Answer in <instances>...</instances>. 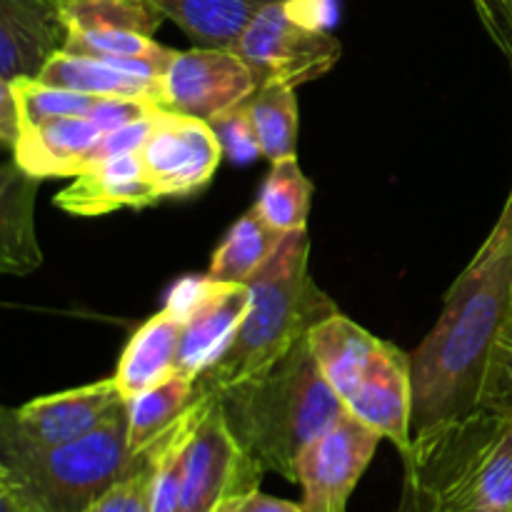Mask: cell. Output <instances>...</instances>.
Returning a JSON list of instances; mask_svg holds the SVG:
<instances>
[{"label":"cell","instance_id":"cell-32","mask_svg":"<svg viewBox=\"0 0 512 512\" xmlns=\"http://www.w3.org/2000/svg\"><path fill=\"white\" fill-rule=\"evenodd\" d=\"M395 512H435L428 493H425V488L413 473L403 475V490H400V500Z\"/></svg>","mask_w":512,"mask_h":512},{"label":"cell","instance_id":"cell-30","mask_svg":"<svg viewBox=\"0 0 512 512\" xmlns=\"http://www.w3.org/2000/svg\"><path fill=\"white\" fill-rule=\"evenodd\" d=\"M473 5L512 68V0H473Z\"/></svg>","mask_w":512,"mask_h":512},{"label":"cell","instance_id":"cell-5","mask_svg":"<svg viewBox=\"0 0 512 512\" xmlns=\"http://www.w3.org/2000/svg\"><path fill=\"white\" fill-rule=\"evenodd\" d=\"M133 463L123 403L83 438L0 460V473L28 512H85Z\"/></svg>","mask_w":512,"mask_h":512},{"label":"cell","instance_id":"cell-11","mask_svg":"<svg viewBox=\"0 0 512 512\" xmlns=\"http://www.w3.org/2000/svg\"><path fill=\"white\" fill-rule=\"evenodd\" d=\"M258 90V80L233 48L175 50L160 75V108L210 120Z\"/></svg>","mask_w":512,"mask_h":512},{"label":"cell","instance_id":"cell-26","mask_svg":"<svg viewBox=\"0 0 512 512\" xmlns=\"http://www.w3.org/2000/svg\"><path fill=\"white\" fill-rule=\"evenodd\" d=\"M15 98H18L20 125L48 123L55 118H75L88 115L98 103V95L78 93V90L55 88V85L40 83L38 78L13 80Z\"/></svg>","mask_w":512,"mask_h":512},{"label":"cell","instance_id":"cell-23","mask_svg":"<svg viewBox=\"0 0 512 512\" xmlns=\"http://www.w3.org/2000/svg\"><path fill=\"white\" fill-rule=\"evenodd\" d=\"M310 203H313V183L305 178L298 155H293L270 165V173L260 185L253 208L275 230L293 233L308 223Z\"/></svg>","mask_w":512,"mask_h":512},{"label":"cell","instance_id":"cell-9","mask_svg":"<svg viewBox=\"0 0 512 512\" xmlns=\"http://www.w3.org/2000/svg\"><path fill=\"white\" fill-rule=\"evenodd\" d=\"M125 403L113 378L0 410V460L83 438Z\"/></svg>","mask_w":512,"mask_h":512},{"label":"cell","instance_id":"cell-12","mask_svg":"<svg viewBox=\"0 0 512 512\" xmlns=\"http://www.w3.org/2000/svg\"><path fill=\"white\" fill-rule=\"evenodd\" d=\"M380 440L373 428L350 413L318 435L298 458L295 483L303 488V512H348L350 495L368 470Z\"/></svg>","mask_w":512,"mask_h":512},{"label":"cell","instance_id":"cell-28","mask_svg":"<svg viewBox=\"0 0 512 512\" xmlns=\"http://www.w3.org/2000/svg\"><path fill=\"white\" fill-rule=\"evenodd\" d=\"M208 123L213 125L215 135H218L220 140V148H223V155L230 163L248 165L263 155L253 118H250L248 100H243V103L235 105V108L225 110V113L215 115Z\"/></svg>","mask_w":512,"mask_h":512},{"label":"cell","instance_id":"cell-15","mask_svg":"<svg viewBox=\"0 0 512 512\" xmlns=\"http://www.w3.org/2000/svg\"><path fill=\"white\" fill-rule=\"evenodd\" d=\"M58 0H0V75L35 78L63 50Z\"/></svg>","mask_w":512,"mask_h":512},{"label":"cell","instance_id":"cell-4","mask_svg":"<svg viewBox=\"0 0 512 512\" xmlns=\"http://www.w3.org/2000/svg\"><path fill=\"white\" fill-rule=\"evenodd\" d=\"M308 343L345 410L390 440L400 455H408L413 418L410 355L368 333L340 310L310 330Z\"/></svg>","mask_w":512,"mask_h":512},{"label":"cell","instance_id":"cell-36","mask_svg":"<svg viewBox=\"0 0 512 512\" xmlns=\"http://www.w3.org/2000/svg\"><path fill=\"white\" fill-rule=\"evenodd\" d=\"M510 190H512V188H510Z\"/></svg>","mask_w":512,"mask_h":512},{"label":"cell","instance_id":"cell-34","mask_svg":"<svg viewBox=\"0 0 512 512\" xmlns=\"http://www.w3.org/2000/svg\"><path fill=\"white\" fill-rule=\"evenodd\" d=\"M0 512H28L20 498L15 495V490L10 488V483L5 480V475L0 473Z\"/></svg>","mask_w":512,"mask_h":512},{"label":"cell","instance_id":"cell-7","mask_svg":"<svg viewBox=\"0 0 512 512\" xmlns=\"http://www.w3.org/2000/svg\"><path fill=\"white\" fill-rule=\"evenodd\" d=\"M328 0H278L255 15L233 50L258 85L278 83L298 90L338 65L343 45L325 23Z\"/></svg>","mask_w":512,"mask_h":512},{"label":"cell","instance_id":"cell-17","mask_svg":"<svg viewBox=\"0 0 512 512\" xmlns=\"http://www.w3.org/2000/svg\"><path fill=\"white\" fill-rule=\"evenodd\" d=\"M40 180L15 160L0 163V275H30L43 265L35 230Z\"/></svg>","mask_w":512,"mask_h":512},{"label":"cell","instance_id":"cell-35","mask_svg":"<svg viewBox=\"0 0 512 512\" xmlns=\"http://www.w3.org/2000/svg\"><path fill=\"white\" fill-rule=\"evenodd\" d=\"M510 325H512V315H510Z\"/></svg>","mask_w":512,"mask_h":512},{"label":"cell","instance_id":"cell-24","mask_svg":"<svg viewBox=\"0 0 512 512\" xmlns=\"http://www.w3.org/2000/svg\"><path fill=\"white\" fill-rule=\"evenodd\" d=\"M248 110L263 158H268L270 163L293 158L300 128L295 88L278 83L258 85V90L248 98Z\"/></svg>","mask_w":512,"mask_h":512},{"label":"cell","instance_id":"cell-21","mask_svg":"<svg viewBox=\"0 0 512 512\" xmlns=\"http://www.w3.org/2000/svg\"><path fill=\"white\" fill-rule=\"evenodd\" d=\"M283 238L285 233L265 223L258 210L250 208L230 225L223 243L215 248L205 275L218 283H248L268 263Z\"/></svg>","mask_w":512,"mask_h":512},{"label":"cell","instance_id":"cell-20","mask_svg":"<svg viewBox=\"0 0 512 512\" xmlns=\"http://www.w3.org/2000/svg\"><path fill=\"white\" fill-rule=\"evenodd\" d=\"M195 45L233 48L250 20L278 0H150Z\"/></svg>","mask_w":512,"mask_h":512},{"label":"cell","instance_id":"cell-2","mask_svg":"<svg viewBox=\"0 0 512 512\" xmlns=\"http://www.w3.org/2000/svg\"><path fill=\"white\" fill-rule=\"evenodd\" d=\"M235 438L265 473L295 483L298 458L348 410L313 358L308 338L265 373L218 390Z\"/></svg>","mask_w":512,"mask_h":512},{"label":"cell","instance_id":"cell-19","mask_svg":"<svg viewBox=\"0 0 512 512\" xmlns=\"http://www.w3.org/2000/svg\"><path fill=\"white\" fill-rule=\"evenodd\" d=\"M35 78L55 88L78 90L98 98H145L160 105V80L128 65L58 50Z\"/></svg>","mask_w":512,"mask_h":512},{"label":"cell","instance_id":"cell-16","mask_svg":"<svg viewBox=\"0 0 512 512\" xmlns=\"http://www.w3.org/2000/svg\"><path fill=\"white\" fill-rule=\"evenodd\" d=\"M103 135L105 130L90 115L20 125L13 160L38 180L75 178L88 168L90 153Z\"/></svg>","mask_w":512,"mask_h":512},{"label":"cell","instance_id":"cell-10","mask_svg":"<svg viewBox=\"0 0 512 512\" xmlns=\"http://www.w3.org/2000/svg\"><path fill=\"white\" fill-rule=\"evenodd\" d=\"M183 318L178 373L198 380L228 350L250 308L245 283H218L205 278H185L165 300Z\"/></svg>","mask_w":512,"mask_h":512},{"label":"cell","instance_id":"cell-29","mask_svg":"<svg viewBox=\"0 0 512 512\" xmlns=\"http://www.w3.org/2000/svg\"><path fill=\"white\" fill-rule=\"evenodd\" d=\"M480 410L512 418V325L500 335L485 375Z\"/></svg>","mask_w":512,"mask_h":512},{"label":"cell","instance_id":"cell-8","mask_svg":"<svg viewBox=\"0 0 512 512\" xmlns=\"http://www.w3.org/2000/svg\"><path fill=\"white\" fill-rule=\"evenodd\" d=\"M263 465L240 445L218 395L188 443L178 512H233L258 493Z\"/></svg>","mask_w":512,"mask_h":512},{"label":"cell","instance_id":"cell-33","mask_svg":"<svg viewBox=\"0 0 512 512\" xmlns=\"http://www.w3.org/2000/svg\"><path fill=\"white\" fill-rule=\"evenodd\" d=\"M233 512H303V505L293 503V500L275 498V495H265L263 490H258Z\"/></svg>","mask_w":512,"mask_h":512},{"label":"cell","instance_id":"cell-18","mask_svg":"<svg viewBox=\"0 0 512 512\" xmlns=\"http://www.w3.org/2000/svg\"><path fill=\"white\" fill-rule=\"evenodd\" d=\"M180 338H183V318L168 305L150 315L130 335L113 373L115 385L125 400L178 373Z\"/></svg>","mask_w":512,"mask_h":512},{"label":"cell","instance_id":"cell-14","mask_svg":"<svg viewBox=\"0 0 512 512\" xmlns=\"http://www.w3.org/2000/svg\"><path fill=\"white\" fill-rule=\"evenodd\" d=\"M138 153L115 155L78 173L55 195V208L75 218H98L123 208H148L160 203Z\"/></svg>","mask_w":512,"mask_h":512},{"label":"cell","instance_id":"cell-27","mask_svg":"<svg viewBox=\"0 0 512 512\" xmlns=\"http://www.w3.org/2000/svg\"><path fill=\"white\" fill-rule=\"evenodd\" d=\"M155 455L153 445L135 455V463L118 483L105 490L85 512H150Z\"/></svg>","mask_w":512,"mask_h":512},{"label":"cell","instance_id":"cell-6","mask_svg":"<svg viewBox=\"0 0 512 512\" xmlns=\"http://www.w3.org/2000/svg\"><path fill=\"white\" fill-rule=\"evenodd\" d=\"M403 465L435 512H512V418L478 410L423 460Z\"/></svg>","mask_w":512,"mask_h":512},{"label":"cell","instance_id":"cell-1","mask_svg":"<svg viewBox=\"0 0 512 512\" xmlns=\"http://www.w3.org/2000/svg\"><path fill=\"white\" fill-rule=\"evenodd\" d=\"M512 315V190L498 223L448 290L438 323L410 355L413 418L403 463L423 460L480 410L490 358Z\"/></svg>","mask_w":512,"mask_h":512},{"label":"cell","instance_id":"cell-13","mask_svg":"<svg viewBox=\"0 0 512 512\" xmlns=\"http://www.w3.org/2000/svg\"><path fill=\"white\" fill-rule=\"evenodd\" d=\"M140 163L160 198L195 195L213 180L225 158L220 140L208 120L163 110L143 148Z\"/></svg>","mask_w":512,"mask_h":512},{"label":"cell","instance_id":"cell-22","mask_svg":"<svg viewBox=\"0 0 512 512\" xmlns=\"http://www.w3.org/2000/svg\"><path fill=\"white\" fill-rule=\"evenodd\" d=\"M198 398V380L183 373H173L153 388L143 390L128 403V445L138 455L160 438Z\"/></svg>","mask_w":512,"mask_h":512},{"label":"cell","instance_id":"cell-3","mask_svg":"<svg viewBox=\"0 0 512 512\" xmlns=\"http://www.w3.org/2000/svg\"><path fill=\"white\" fill-rule=\"evenodd\" d=\"M308 228L285 233L268 263L248 280L250 308L233 343L198 378L208 393L230 388L273 368L338 305L310 275Z\"/></svg>","mask_w":512,"mask_h":512},{"label":"cell","instance_id":"cell-25","mask_svg":"<svg viewBox=\"0 0 512 512\" xmlns=\"http://www.w3.org/2000/svg\"><path fill=\"white\" fill-rule=\"evenodd\" d=\"M65 33L130 30L155 35L165 15L150 0H58Z\"/></svg>","mask_w":512,"mask_h":512},{"label":"cell","instance_id":"cell-31","mask_svg":"<svg viewBox=\"0 0 512 512\" xmlns=\"http://www.w3.org/2000/svg\"><path fill=\"white\" fill-rule=\"evenodd\" d=\"M20 138V110L13 80L0 75V148L13 150Z\"/></svg>","mask_w":512,"mask_h":512}]
</instances>
